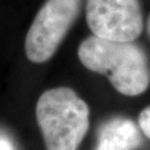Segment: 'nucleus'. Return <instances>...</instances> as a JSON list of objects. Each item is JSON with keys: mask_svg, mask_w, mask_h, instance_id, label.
<instances>
[{"mask_svg": "<svg viewBox=\"0 0 150 150\" xmlns=\"http://www.w3.org/2000/svg\"><path fill=\"white\" fill-rule=\"evenodd\" d=\"M78 56L88 70L105 75L125 96H138L150 85L148 54L135 41H112L91 35L80 43Z\"/></svg>", "mask_w": 150, "mask_h": 150, "instance_id": "1", "label": "nucleus"}, {"mask_svg": "<svg viewBox=\"0 0 150 150\" xmlns=\"http://www.w3.org/2000/svg\"><path fill=\"white\" fill-rule=\"evenodd\" d=\"M35 112L46 150H78L89 129L90 109L71 88L44 91Z\"/></svg>", "mask_w": 150, "mask_h": 150, "instance_id": "2", "label": "nucleus"}, {"mask_svg": "<svg viewBox=\"0 0 150 150\" xmlns=\"http://www.w3.org/2000/svg\"><path fill=\"white\" fill-rule=\"evenodd\" d=\"M83 0H46L25 38V54L31 63L50 60L81 10Z\"/></svg>", "mask_w": 150, "mask_h": 150, "instance_id": "3", "label": "nucleus"}, {"mask_svg": "<svg viewBox=\"0 0 150 150\" xmlns=\"http://www.w3.org/2000/svg\"><path fill=\"white\" fill-rule=\"evenodd\" d=\"M86 23L94 36L135 41L144 29L139 0H86Z\"/></svg>", "mask_w": 150, "mask_h": 150, "instance_id": "4", "label": "nucleus"}, {"mask_svg": "<svg viewBox=\"0 0 150 150\" xmlns=\"http://www.w3.org/2000/svg\"><path fill=\"white\" fill-rule=\"evenodd\" d=\"M140 128L126 116H112L98 129L94 150H138L143 145Z\"/></svg>", "mask_w": 150, "mask_h": 150, "instance_id": "5", "label": "nucleus"}, {"mask_svg": "<svg viewBox=\"0 0 150 150\" xmlns=\"http://www.w3.org/2000/svg\"><path fill=\"white\" fill-rule=\"evenodd\" d=\"M139 128L142 130L144 137L150 139V106L145 108V109L140 112L139 115Z\"/></svg>", "mask_w": 150, "mask_h": 150, "instance_id": "6", "label": "nucleus"}, {"mask_svg": "<svg viewBox=\"0 0 150 150\" xmlns=\"http://www.w3.org/2000/svg\"><path fill=\"white\" fill-rule=\"evenodd\" d=\"M0 150H16V145L13 138L1 129H0Z\"/></svg>", "mask_w": 150, "mask_h": 150, "instance_id": "7", "label": "nucleus"}, {"mask_svg": "<svg viewBox=\"0 0 150 150\" xmlns=\"http://www.w3.org/2000/svg\"><path fill=\"white\" fill-rule=\"evenodd\" d=\"M148 34L150 35V16H149V20H148Z\"/></svg>", "mask_w": 150, "mask_h": 150, "instance_id": "8", "label": "nucleus"}]
</instances>
